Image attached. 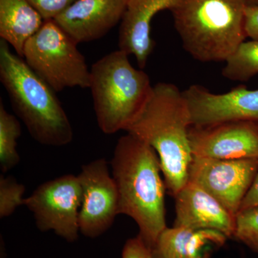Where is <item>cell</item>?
Masks as SVG:
<instances>
[{
	"label": "cell",
	"instance_id": "obj_16",
	"mask_svg": "<svg viewBox=\"0 0 258 258\" xmlns=\"http://www.w3.org/2000/svg\"><path fill=\"white\" fill-rule=\"evenodd\" d=\"M45 23L28 0H0V37L23 57L24 47Z\"/></svg>",
	"mask_w": 258,
	"mask_h": 258
},
{
	"label": "cell",
	"instance_id": "obj_14",
	"mask_svg": "<svg viewBox=\"0 0 258 258\" xmlns=\"http://www.w3.org/2000/svg\"><path fill=\"white\" fill-rule=\"evenodd\" d=\"M179 0H128L118 35V50L137 59L139 69L147 66L155 43L151 37V23L159 12L171 10Z\"/></svg>",
	"mask_w": 258,
	"mask_h": 258
},
{
	"label": "cell",
	"instance_id": "obj_9",
	"mask_svg": "<svg viewBox=\"0 0 258 258\" xmlns=\"http://www.w3.org/2000/svg\"><path fill=\"white\" fill-rule=\"evenodd\" d=\"M78 177L82 189L80 232L86 237L96 238L106 232L119 215L118 190L104 159L82 166Z\"/></svg>",
	"mask_w": 258,
	"mask_h": 258
},
{
	"label": "cell",
	"instance_id": "obj_3",
	"mask_svg": "<svg viewBox=\"0 0 258 258\" xmlns=\"http://www.w3.org/2000/svg\"><path fill=\"white\" fill-rule=\"evenodd\" d=\"M0 81L13 110L39 144L62 147L74 139L69 117L55 92L0 40Z\"/></svg>",
	"mask_w": 258,
	"mask_h": 258
},
{
	"label": "cell",
	"instance_id": "obj_19",
	"mask_svg": "<svg viewBox=\"0 0 258 258\" xmlns=\"http://www.w3.org/2000/svg\"><path fill=\"white\" fill-rule=\"evenodd\" d=\"M234 237L258 253V206L242 210L236 215Z\"/></svg>",
	"mask_w": 258,
	"mask_h": 258
},
{
	"label": "cell",
	"instance_id": "obj_4",
	"mask_svg": "<svg viewBox=\"0 0 258 258\" xmlns=\"http://www.w3.org/2000/svg\"><path fill=\"white\" fill-rule=\"evenodd\" d=\"M245 0H179L171 10L184 50L203 62H225L245 40Z\"/></svg>",
	"mask_w": 258,
	"mask_h": 258
},
{
	"label": "cell",
	"instance_id": "obj_20",
	"mask_svg": "<svg viewBox=\"0 0 258 258\" xmlns=\"http://www.w3.org/2000/svg\"><path fill=\"white\" fill-rule=\"evenodd\" d=\"M25 187L14 177L2 175L0 177V217L13 215L19 207L24 205Z\"/></svg>",
	"mask_w": 258,
	"mask_h": 258
},
{
	"label": "cell",
	"instance_id": "obj_11",
	"mask_svg": "<svg viewBox=\"0 0 258 258\" xmlns=\"http://www.w3.org/2000/svg\"><path fill=\"white\" fill-rule=\"evenodd\" d=\"M193 157L218 159H258V124L232 121L189 131Z\"/></svg>",
	"mask_w": 258,
	"mask_h": 258
},
{
	"label": "cell",
	"instance_id": "obj_17",
	"mask_svg": "<svg viewBox=\"0 0 258 258\" xmlns=\"http://www.w3.org/2000/svg\"><path fill=\"white\" fill-rule=\"evenodd\" d=\"M222 74L232 81H249L258 75V40L242 42L225 61Z\"/></svg>",
	"mask_w": 258,
	"mask_h": 258
},
{
	"label": "cell",
	"instance_id": "obj_24",
	"mask_svg": "<svg viewBox=\"0 0 258 258\" xmlns=\"http://www.w3.org/2000/svg\"><path fill=\"white\" fill-rule=\"evenodd\" d=\"M258 206V170L252 186L244 198L240 211Z\"/></svg>",
	"mask_w": 258,
	"mask_h": 258
},
{
	"label": "cell",
	"instance_id": "obj_1",
	"mask_svg": "<svg viewBox=\"0 0 258 258\" xmlns=\"http://www.w3.org/2000/svg\"><path fill=\"white\" fill-rule=\"evenodd\" d=\"M111 166L118 190L119 215L133 219L139 235L152 250L167 227L166 187L157 152L142 139L127 133L117 142Z\"/></svg>",
	"mask_w": 258,
	"mask_h": 258
},
{
	"label": "cell",
	"instance_id": "obj_5",
	"mask_svg": "<svg viewBox=\"0 0 258 258\" xmlns=\"http://www.w3.org/2000/svg\"><path fill=\"white\" fill-rule=\"evenodd\" d=\"M128 54L118 50L93 64L90 89L98 126L103 133L126 131L144 109L152 95L149 76L137 69Z\"/></svg>",
	"mask_w": 258,
	"mask_h": 258
},
{
	"label": "cell",
	"instance_id": "obj_23",
	"mask_svg": "<svg viewBox=\"0 0 258 258\" xmlns=\"http://www.w3.org/2000/svg\"><path fill=\"white\" fill-rule=\"evenodd\" d=\"M244 30L246 36L251 40H258V5H247L244 13Z\"/></svg>",
	"mask_w": 258,
	"mask_h": 258
},
{
	"label": "cell",
	"instance_id": "obj_15",
	"mask_svg": "<svg viewBox=\"0 0 258 258\" xmlns=\"http://www.w3.org/2000/svg\"><path fill=\"white\" fill-rule=\"evenodd\" d=\"M227 237L215 230L166 227L152 249L154 258H205L206 248L221 246Z\"/></svg>",
	"mask_w": 258,
	"mask_h": 258
},
{
	"label": "cell",
	"instance_id": "obj_2",
	"mask_svg": "<svg viewBox=\"0 0 258 258\" xmlns=\"http://www.w3.org/2000/svg\"><path fill=\"white\" fill-rule=\"evenodd\" d=\"M191 126L189 106L182 91L172 83H159L153 87L144 109L125 131L156 151L166 189L173 197L189 181L193 159Z\"/></svg>",
	"mask_w": 258,
	"mask_h": 258
},
{
	"label": "cell",
	"instance_id": "obj_7",
	"mask_svg": "<svg viewBox=\"0 0 258 258\" xmlns=\"http://www.w3.org/2000/svg\"><path fill=\"white\" fill-rule=\"evenodd\" d=\"M82 189L78 176L67 174L40 184L25 199L24 205L42 232L53 231L68 242L79 237Z\"/></svg>",
	"mask_w": 258,
	"mask_h": 258
},
{
	"label": "cell",
	"instance_id": "obj_12",
	"mask_svg": "<svg viewBox=\"0 0 258 258\" xmlns=\"http://www.w3.org/2000/svg\"><path fill=\"white\" fill-rule=\"evenodd\" d=\"M128 0H76L54 22L77 44L94 41L119 22Z\"/></svg>",
	"mask_w": 258,
	"mask_h": 258
},
{
	"label": "cell",
	"instance_id": "obj_13",
	"mask_svg": "<svg viewBox=\"0 0 258 258\" xmlns=\"http://www.w3.org/2000/svg\"><path fill=\"white\" fill-rule=\"evenodd\" d=\"M174 198V227L215 230L227 238L235 235L236 217L198 185L188 181Z\"/></svg>",
	"mask_w": 258,
	"mask_h": 258
},
{
	"label": "cell",
	"instance_id": "obj_18",
	"mask_svg": "<svg viewBox=\"0 0 258 258\" xmlns=\"http://www.w3.org/2000/svg\"><path fill=\"white\" fill-rule=\"evenodd\" d=\"M21 135V125L15 115L5 109L0 102V169L6 173L20 162L17 151L18 139Z\"/></svg>",
	"mask_w": 258,
	"mask_h": 258
},
{
	"label": "cell",
	"instance_id": "obj_21",
	"mask_svg": "<svg viewBox=\"0 0 258 258\" xmlns=\"http://www.w3.org/2000/svg\"><path fill=\"white\" fill-rule=\"evenodd\" d=\"M45 21L54 20L76 0H28Z\"/></svg>",
	"mask_w": 258,
	"mask_h": 258
},
{
	"label": "cell",
	"instance_id": "obj_6",
	"mask_svg": "<svg viewBox=\"0 0 258 258\" xmlns=\"http://www.w3.org/2000/svg\"><path fill=\"white\" fill-rule=\"evenodd\" d=\"M78 45L53 20H46L25 44L23 58L55 93L89 88L91 73Z\"/></svg>",
	"mask_w": 258,
	"mask_h": 258
},
{
	"label": "cell",
	"instance_id": "obj_10",
	"mask_svg": "<svg viewBox=\"0 0 258 258\" xmlns=\"http://www.w3.org/2000/svg\"><path fill=\"white\" fill-rule=\"evenodd\" d=\"M191 115V126H208L232 121L258 124V89L241 85L222 94L211 93L199 85L182 91Z\"/></svg>",
	"mask_w": 258,
	"mask_h": 258
},
{
	"label": "cell",
	"instance_id": "obj_25",
	"mask_svg": "<svg viewBox=\"0 0 258 258\" xmlns=\"http://www.w3.org/2000/svg\"><path fill=\"white\" fill-rule=\"evenodd\" d=\"M248 5H258V0H245Z\"/></svg>",
	"mask_w": 258,
	"mask_h": 258
},
{
	"label": "cell",
	"instance_id": "obj_22",
	"mask_svg": "<svg viewBox=\"0 0 258 258\" xmlns=\"http://www.w3.org/2000/svg\"><path fill=\"white\" fill-rule=\"evenodd\" d=\"M121 258H154L152 250L138 235L125 242Z\"/></svg>",
	"mask_w": 258,
	"mask_h": 258
},
{
	"label": "cell",
	"instance_id": "obj_8",
	"mask_svg": "<svg viewBox=\"0 0 258 258\" xmlns=\"http://www.w3.org/2000/svg\"><path fill=\"white\" fill-rule=\"evenodd\" d=\"M257 170L258 159L193 157L188 181L210 194L236 217Z\"/></svg>",
	"mask_w": 258,
	"mask_h": 258
}]
</instances>
